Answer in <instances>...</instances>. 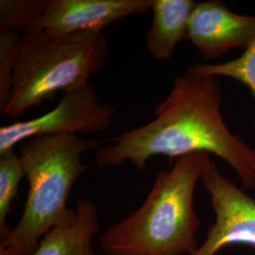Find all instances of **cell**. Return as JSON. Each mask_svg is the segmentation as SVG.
<instances>
[{"label": "cell", "instance_id": "1", "mask_svg": "<svg viewBox=\"0 0 255 255\" xmlns=\"http://www.w3.org/2000/svg\"><path fill=\"white\" fill-rule=\"evenodd\" d=\"M218 78L185 72L154 108L150 122L105 140L95 155L99 168L129 162L144 171L154 156L214 154L237 172L244 188L255 187V148L229 129L221 115Z\"/></svg>", "mask_w": 255, "mask_h": 255}, {"label": "cell", "instance_id": "12", "mask_svg": "<svg viewBox=\"0 0 255 255\" xmlns=\"http://www.w3.org/2000/svg\"><path fill=\"white\" fill-rule=\"evenodd\" d=\"M187 72L198 76L226 77L236 80L249 87L255 97V37L239 58L222 64L195 63L190 65Z\"/></svg>", "mask_w": 255, "mask_h": 255}, {"label": "cell", "instance_id": "4", "mask_svg": "<svg viewBox=\"0 0 255 255\" xmlns=\"http://www.w3.org/2000/svg\"><path fill=\"white\" fill-rule=\"evenodd\" d=\"M108 54L102 31L24 34L9 98L1 113L20 119L58 92L81 89L103 68Z\"/></svg>", "mask_w": 255, "mask_h": 255}, {"label": "cell", "instance_id": "10", "mask_svg": "<svg viewBox=\"0 0 255 255\" xmlns=\"http://www.w3.org/2000/svg\"><path fill=\"white\" fill-rule=\"evenodd\" d=\"M76 205L73 222L49 231L30 255H97L91 244L100 228L97 207L83 198L78 199Z\"/></svg>", "mask_w": 255, "mask_h": 255}, {"label": "cell", "instance_id": "5", "mask_svg": "<svg viewBox=\"0 0 255 255\" xmlns=\"http://www.w3.org/2000/svg\"><path fill=\"white\" fill-rule=\"evenodd\" d=\"M118 110L101 103L91 83L64 94L54 109L33 119L0 128V154L32 137L64 134H94L108 129Z\"/></svg>", "mask_w": 255, "mask_h": 255}, {"label": "cell", "instance_id": "13", "mask_svg": "<svg viewBox=\"0 0 255 255\" xmlns=\"http://www.w3.org/2000/svg\"><path fill=\"white\" fill-rule=\"evenodd\" d=\"M47 0H0V33H26L42 16Z\"/></svg>", "mask_w": 255, "mask_h": 255}, {"label": "cell", "instance_id": "8", "mask_svg": "<svg viewBox=\"0 0 255 255\" xmlns=\"http://www.w3.org/2000/svg\"><path fill=\"white\" fill-rule=\"evenodd\" d=\"M255 37V15L236 13L219 0L198 2L188 25V38L203 60L212 61Z\"/></svg>", "mask_w": 255, "mask_h": 255}, {"label": "cell", "instance_id": "6", "mask_svg": "<svg viewBox=\"0 0 255 255\" xmlns=\"http://www.w3.org/2000/svg\"><path fill=\"white\" fill-rule=\"evenodd\" d=\"M210 195L215 222L203 243L193 255H217L223 248L245 245L255 248V201L219 172L211 159L201 175Z\"/></svg>", "mask_w": 255, "mask_h": 255}, {"label": "cell", "instance_id": "11", "mask_svg": "<svg viewBox=\"0 0 255 255\" xmlns=\"http://www.w3.org/2000/svg\"><path fill=\"white\" fill-rule=\"evenodd\" d=\"M25 177V169L20 155L14 149L0 154V237H9L12 228L7 224L9 207L17 196L19 183Z\"/></svg>", "mask_w": 255, "mask_h": 255}, {"label": "cell", "instance_id": "2", "mask_svg": "<svg viewBox=\"0 0 255 255\" xmlns=\"http://www.w3.org/2000/svg\"><path fill=\"white\" fill-rule=\"evenodd\" d=\"M209 160L204 152L184 155L171 168L158 171L142 205L101 236L104 254L195 255L201 221L194 208V194Z\"/></svg>", "mask_w": 255, "mask_h": 255}, {"label": "cell", "instance_id": "9", "mask_svg": "<svg viewBox=\"0 0 255 255\" xmlns=\"http://www.w3.org/2000/svg\"><path fill=\"white\" fill-rule=\"evenodd\" d=\"M198 2L193 0H151L152 23L146 47L155 59L170 60L177 46L188 38V25Z\"/></svg>", "mask_w": 255, "mask_h": 255}, {"label": "cell", "instance_id": "7", "mask_svg": "<svg viewBox=\"0 0 255 255\" xmlns=\"http://www.w3.org/2000/svg\"><path fill=\"white\" fill-rule=\"evenodd\" d=\"M150 9L151 0H47L44 13L26 33L102 31L119 20Z\"/></svg>", "mask_w": 255, "mask_h": 255}, {"label": "cell", "instance_id": "3", "mask_svg": "<svg viewBox=\"0 0 255 255\" xmlns=\"http://www.w3.org/2000/svg\"><path fill=\"white\" fill-rule=\"evenodd\" d=\"M103 143L105 139L76 134L42 135L21 143L27 201L17 225L1 240L0 255H30L49 231L73 222L77 212L67 208V201L74 183L90 168L82 154Z\"/></svg>", "mask_w": 255, "mask_h": 255}, {"label": "cell", "instance_id": "14", "mask_svg": "<svg viewBox=\"0 0 255 255\" xmlns=\"http://www.w3.org/2000/svg\"><path fill=\"white\" fill-rule=\"evenodd\" d=\"M22 39L16 31L0 33V110L9 98Z\"/></svg>", "mask_w": 255, "mask_h": 255}]
</instances>
